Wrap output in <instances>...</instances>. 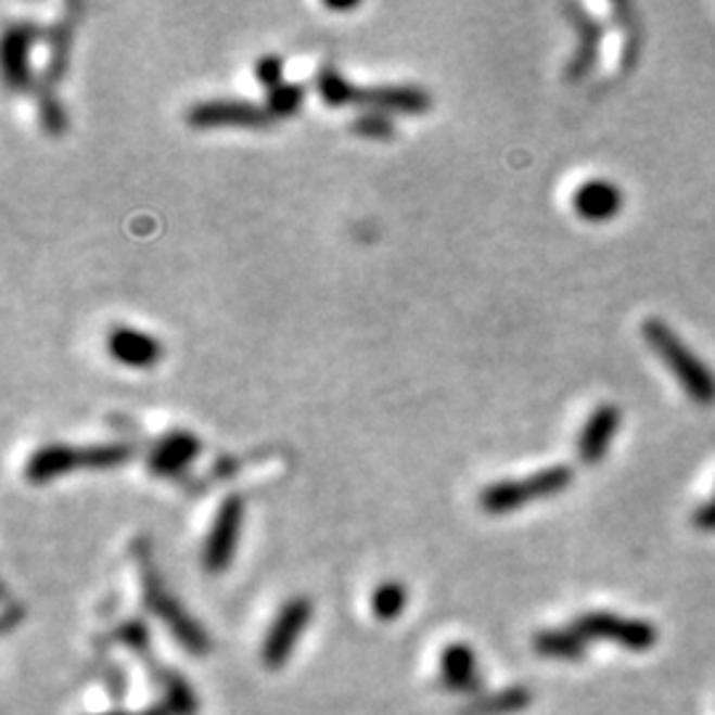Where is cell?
<instances>
[{
    "label": "cell",
    "instance_id": "27",
    "mask_svg": "<svg viewBox=\"0 0 715 715\" xmlns=\"http://www.w3.org/2000/svg\"><path fill=\"white\" fill-rule=\"evenodd\" d=\"M350 130L360 138H374V141H387L395 136V123L390 114L382 112H363L350 123Z\"/></svg>",
    "mask_w": 715,
    "mask_h": 715
},
{
    "label": "cell",
    "instance_id": "25",
    "mask_svg": "<svg viewBox=\"0 0 715 715\" xmlns=\"http://www.w3.org/2000/svg\"><path fill=\"white\" fill-rule=\"evenodd\" d=\"M136 448L128 443H106V446L86 448V470H114L133 459Z\"/></svg>",
    "mask_w": 715,
    "mask_h": 715
},
{
    "label": "cell",
    "instance_id": "15",
    "mask_svg": "<svg viewBox=\"0 0 715 715\" xmlns=\"http://www.w3.org/2000/svg\"><path fill=\"white\" fill-rule=\"evenodd\" d=\"M358 106H369L371 112L382 114H424L430 110L432 99L424 90L411 86H376V88H358Z\"/></svg>",
    "mask_w": 715,
    "mask_h": 715
},
{
    "label": "cell",
    "instance_id": "7",
    "mask_svg": "<svg viewBox=\"0 0 715 715\" xmlns=\"http://www.w3.org/2000/svg\"><path fill=\"white\" fill-rule=\"evenodd\" d=\"M191 128H218V125H242V128H266L270 123L266 106L250 104V101H202L191 106L186 114Z\"/></svg>",
    "mask_w": 715,
    "mask_h": 715
},
{
    "label": "cell",
    "instance_id": "14",
    "mask_svg": "<svg viewBox=\"0 0 715 715\" xmlns=\"http://www.w3.org/2000/svg\"><path fill=\"white\" fill-rule=\"evenodd\" d=\"M441 681L448 692L477 694L483 689V676L477 671V654L470 644H448L441 654Z\"/></svg>",
    "mask_w": 715,
    "mask_h": 715
},
{
    "label": "cell",
    "instance_id": "9",
    "mask_svg": "<svg viewBox=\"0 0 715 715\" xmlns=\"http://www.w3.org/2000/svg\"><path fill=\"white\" fill-rule=\"evenodd\" d=\"M202 454V441L186 430L167 432L165 437L152 448L149 454V472L159 474V477H178L180 472L189 470L194 464L196 456Z\"/></svg>",
    "mask_w": 715,
    "mask_h": 715
},
{
    "label": "cell",
    "instance_id": "6",
    "mask_svg": "<svg viewBox=\"0 0 715 715\" xmlns=\"http://www.w3.org/2000/svg\"><path fill=\"white\" fill-rule=\"evenodd\" d=\"M242 522H244V498L228 496L226 501L220 503L213 527H209L207 544H204L202 562L207 573L218 575L231 564L233 554H237L239 536H242Z\"/></svg>",
    "mask_w": 715,
    "mask_h": 715
},
{
    "label": "cell",
    "instance_id": "24",
    "mask_svg": "<svg viewBox=\"0 0 715 715\" xmlns=\"http://www.w3.org/2000/svg\"><path fill=\"white\" fill-rule=\"evenodd\" d=\"M305 99L303 86H294V82H281L273 90H268L266 99V112L270 119H286L292 114L299 112V104Z\"/></svg>",
    "mask_w": 715,
    "mask_h": 715
},
{
    "label": "cell",
    "instance_id": "18",
    "mask_svg": "<svg viewBox=\"0 0 715 715\" xmlns=\"http://www.w3.org/2000/svg\"><path fill=\"white\" fill-rule=\"evenodd\" d=\"M152 671L154 681L159 684L162 689V702L167 705V711L173 715H196L200 713V700H196V692L191 689V684L180 676L178 671L173 668H162V665L154 660V663L146 665Z\"/></svg>",
    "mask_w": 715,
    "mask_h": 715
},
{
    "label": "cell",
    "instance_id": "22",
    "mask_svg": "<svg viewBox=\"0 0 715 715\" xmlns=\"http://www.w3.org/2000/svg\"><path fill=\"white\" fill-rule=\"evenodd\" d=\"M110 641L112 644H123L128 647L130 652L136 654L138 660H143V663H152L154 654H152V636H149V628L143 626L141 621H125L119 623L117 628L110 634Z\"/></svg>",
    "mask_w": 715,
    "mask_h": 715
},
{
    "label": "cell",
    "instance_id": "16",
    "mask_svg": "<svg viewBox=\"0 0 715 715\" xmlns=\"http://www.w3.org/2000/svg\"><path fill=\"white\" fill-rule=\"evenodd\" d=\"M570 16H573L575 29H578V48H575L573 59L567 64V80L570 82H580L583 77L591 75V69L597 67L599 62V51H602V38L604 29L602 24L586 14L580 5H570Z\"/></svg>",
    "mask_w": 715,
    "mask_h": 715
},
{
    "label": "cell",
    "instance_id": "4",
    "mask_svg": "<svg viewBox=\"0 0 715 715\" xmlns=\"http://www.w3.org/2000/svg\"><path fill=\"white\" fill-rule=\"evenodd\" d=\"M573 628L586 641H610L630 652H647L657 644V628L636 617L612 615V612H583L575 617Z\"/></svg>",
    "mask_w": 715,
    "mask_h": 715
},
{
    "label": "cell",
    "instance_id": "17",
    "mask_svg": "<svg viewBox=\"0 0 715 715\" xmlns=\"http://www.w3.org/2000/svg\"><path fill=\"white\" fill-rule=\"evenodd\" d=\"M533 705V692L522 684L498 689L490 694H477L474 700L461 705L456 715H514L527 711Z\"/></svg>",
    "mask_w": 715,
    "mask_h": 715
},
{
    "label": "cell",
    "instance_id": "8",
    "mask_svg": "<svg viewBox=\"0 0 715 715\" xmlns=\"http://www.w3.org/2000/svg\"><path fill=\"white\" fill-rule=\"evenodd\" d=\"M40 38V27L33 22L11 24L3 35V72L5 82L14 90L33 88V69H29V51Z\"/></svg>",
    "mask_w": 715,
    "mask_h": 715
},
{
    "label": "cell",
    "instance_id": "10",
    "mask_svg": "<svg viewBox=\"0 0 715 715\" xmlns=\"http://www.w3.org/2000/svg\"><path fill=\"white\" fill-rule=\"evenodd\" d=\"M621 422H623L621 408L612 406V403L599 406L597 411L586 419L578 437V454L583 464L597 467L599 461L604 459L607 450H610V443L615 441L617 430H621Z\"/></svg>",
    "mask_w": 715,
    "mask_h": 715
},
{
    "label": "cell",
    "instance_id": "13",
    "mask_svg": "<svg viewBox=\"0 0 715 715\" xmlns=\"http://www.w3.org/2000/svg\"><path fill=\"white\" fill-rule=\"evenodd\" d=\"M75 470H86V448L51 443V446L38 448L29 456L27 467H24V477L33 485H43Z\"/></svg>",
    "mask_w": 715,
    "mask_h": 715
},
{
    "label": "cell",
    "instance_id": "28",
    "mask_svg": "<svg viewBox=\"0 0 715 715\" xmlns=\"http://www.w3.org/2000/svg\"><path fill=\"white\" fill-rule=\"evenodd\" d=\"M255 77L268 90H273L276 86H281V77H284V59L276 56V53H268V56L257 59Z\"/></svg>",
    "mask_w": 715,
    "mask_h": 715
},
{
    "label": "cell",
    "instance_id": "1",
    "mask_svg": "<svg viewBox=\"0 0 715 715\" xmlns=\"http://www.w3.org/2000/svg\"><path fill=\"white\" fill-rule=\"evenodd\" d=\"M136 562H138V573H141V591H143V604L165 623L167 628L173 630L176 641L186 652L196 654V657H204L213 649V641H209L207 630H204L194 617L186 612V607L167 591L165 580H162L157 564H154L152 549H149L143 540L136 544Z\"/></svg>",
    "mask_w": 715,
    "mask_h": 715
},
{
    "label": "cell",
    "instance_id": "32",
    "mask_svg": "<svg viewBox=\"0 0 715 715\" xmlns=\"http://www.w3.org/2000/svg\"><path fill=\"white\" fill-rule=\"evenodd\" d=\"M125 715H173V713L167 711L165 702H157V705L146 707V711H141V713H125Z\"/></svg>",
    "mask_w": 715,
    "mask_h": 715
},
{
    "label": "cell",
    "instance_id": "21",
    "mask_svg": "<svg viewBox=\"0 0 715 715\" xmlns=\"http://www.w3.org/2000/svg\"><path fill=\"white\" fill-rule=\"evenodd\" d=\"M406 604L408 591L398 580H384L374 588V593H371V612H374L376 621L382 623H393L395 617H400Z\"/></svg>",
    "mask_w": 715,
    "mask_h": 715
},
{
    "label": "cell",
    "instance_id": "5",
    "mask_svg": "<svg viewBox=\"0 0 715 715\" xmlns=\"http://www.w3.org/2000/svg\"><path fill=\"white\" fill-rule=\"evenodd\" d=\"M310 615H314V604L305 597H294L279 610L276 621L270 623L266 641H263V665L268 671H279L290 663L294 647H297L299 636L308 628Z\"/></svg>",
    "mask_w": 715,
    "mask_h": 715
},
{
    "label": "cell",
    "instance_id": "11",
    "mask_svg": "<svg viewBox=\"0 0 715 715\" xmlns=\"http://www.w3.org/2000/svg\"><path fill=\"white\" fill-rule=\"evenodd\" d=\"M573 207L578 218L588 220V224H607V220L617 218V213L623 209V191L612 180L591 178L575 189Z\"/></svg>",
    "mask_w": 715,
    "mask_h": 715
},
{
    "label": "cell",
    "instance_id": "30",
    "mask_svg": "<svg viewBox=\"0 0 715 715\" xmlns=\"http://www.w3.org/2000/svg\"><path fill=\"white\" fill-rule=\"evenodd\" d=\"M692 522H694L697 531L715 533V496L711 498V501H705L700 509H697Z\"/></svg>",
    "mask_w": 715,
    "mask_h": 715
},
{
    "label": "cell",
    "instance_id": "34",
    "mask_svg": "<svg viewBox=\"0 0 715 715\" xmlns=\"http://www.w3.org/2000/svg\"><path fill=\"white\" fill-rule=\"evenodd\" d=\"M101 715H125V713H101Z\"/></svg>",
    "mask_w": 715,
    "mask_h": 715
},
{
    "label": "cell",
    "instance_id": "19",
    "mask_svg": "<svg viewBox=\"0 0 715 715\" xmlns=\"http://www.w3.org/2000/svg\"><path fill=\"white\" fill-rule=\"evenodd\" d=\"M533 649L540 657L549 660H564V663H580L586 657L588 641L575 630L570 628H546L538 630L536 639H533Z\"/></svg>",
    "mask_w": 715,
    "mask_h": 715
},
{
    "label": "cell",
    "instance_id": "20",
    "mask_svg": "<svg viewBox=\"0 0 715 715\" xmlns=\"http://www.w3.org/2000/svg\"><path fill=\"white\" fill-rule=\"evenodd\" d=\"M75 5L69 9V14L64 20L56 22L51 33V56H48V67H46V88H51L53 82H59L67 72V62H69V48H72V29H75Z\"/></svg>",
    "mask_w": 715,
    "mask_h": 715
},
{
    "label": "cell",
    "instance_id": "29",
    "mask_svg": "<svg viewBox=\"0 0 715 715\" xmlns=\"http://www.w3.org/2000/svg\"><path fill=\"white\" fill-rule=\"evenodd\" d=\"M104 676H106V689H110L114 700H119V697L125 694V689H128V678H125V673L119 665L114 663H106L104 665Z\"/></svg>",
    "mask_w": 715,
    "mask_h": 715
},
{
    "label": "cell",
    "instance_id": "33",
    "mask_svg": "<svg viewBox=\"0 0 715 715\" xmlns=\"http://www.w3.org/2000/svg\"><path fill=\"white\" fill-rule=\"evenodd\" d=\"M358 3H327L329 11H353Z\"/></svg>",
    "mask_w": 715,
    "mask_h": 715
},
{
    "label": "cell",
    "instance_id": "3",
    "mask_svg": "<svg viewBox=\"0 0 715 715\" xmlns=\"http://www.w3.org/2000/svg\"><path fill=\"white\" fill-rule=\"evenodd\" d=\"M573 480L575 472L567 464H554L549 470L531 474V477L501 480V483H493L480 493V507L488 514L516 512V509L531 501L559 496V493H564L573 485Z\"/></svg>",
    "mask_w": 715,
    "mask_h": 715
},
{
    "label": "cell",
    "instance_id": "26",
    "mask_svg": "<svg viewBox=\"0 0 715 715\" xmlns=\"http://www.w3.org/2000/svg\"><path fill=\"white\" fill-rule=\"evenodd\" d=\"M38 112H40V123H43V130L48 136H64L67 133V112L64 106L59 104V99L53 95L51 88H40L38 93Z\"/></svg>",
    "mask_w": 715,
    "mask_h": 715
},
{
    "label": "cell",
    "instance_id": "31",
    "mask_svg": "<svg viewBox=\"0 0 715 715\" xmlns=\"http://www.w3.org/2000/svg\"><path fill=\"white\" fill-rule=\"evenodd\" d=\"M20 607H5V617H3V630L5 634H11V630H14L16 623L22 621L24 615H20Z\"/></svg>",
    "mask_w": 715,
    "mask_h": 715
},
{
    "label": "cell",
    "instance_id": "12",
    "mask_svg": "<svg viewBox=\"0 0 715 715\" xmlns=\"http://www.w3.org/2000/svg\"><path fill=\"white\" fill-rule=\"evenodd\" d=\"M106 347H110V356L117 363L128 366V369H152L162 358V345L157 336L133 327L112 329Z\"/></svg>",
    "mask_w": 715,
    "mask_h": 715
},
{
    "label": "cell",
    "instance_id": "23",
    "mask_svg": "<svg viewBox=\"0 0 715 715\" xmlns=\"http://www.w3.org/2000/svg\"><path fill=\"white\" fill-rule=\"evenodd\" d=\"M318 93H321L323 104L329 106H347L356 104L358 99V86H353L350 80L340 75L332 67H323L318 72Z\"/></svg>",
    "mask_w": 715,
    "mask_h": 715
},
{
    "label": "cell",
    "instance_id": "2",
    "mask_svg": "<svg viewBox=\"0 0 715 715\" xmlns=\"http://www.w3.org/2000/svg\"><path fill=\"white\" fill-rule=\"evenodd\" d=\"M649 350L665 363V369L676 376L684 393L700 406H713L715 403V371L705 363L687 342L681 340L665 321L649 318L641 327Z\"/></svg>",
    "mask_w": 715,
    "mask_h": 715
}]
</instances>
